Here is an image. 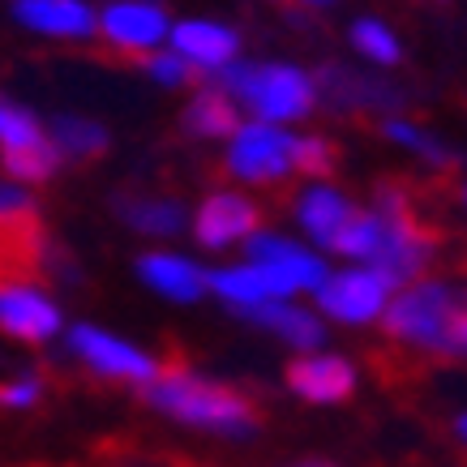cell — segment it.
<instances>
[{
    "label": "cell",
    "instance_id": "obj_1",
    "mask_svg": "<svg viewBox=\"0 0 467 467\" xmlns=\"http://www.w3.org/2000/svg\"><path fill=\"white\" fill-rule=\"evenodd\" d=\"M330 254L348 257L352 266L378 270L390 287H403L433 266L438 241L416 223L408 198L399 189H386L382 184L368 206H356L352 223L343 227V236L335 241Z\"/></svg>",
    "mask_w": 467,
    "mask_h": 467
},
{
    "label": "cell",
    "instance_id": "obj_2",
    "mask_svg": "<svg viewBox=\"0 0 467 467\" xmlns=\"http://www.w3.org/2000/svg\"><path fill=\"white\" fill-rule=\"evenodd\" d=\"M378 322L386 335L403 348H416L425 356L459 360L467 352V309L463 287L438 275H420L411 284L395 287Z\"/></svg>",
    "mask_w": 467,
    "mask_h": 467
},
{
    "label": "cell",
    "instance_id": "obj_3",
    "mask_svg": "<svg viewBox=\"0 0 467 467\" xmlns=\"http://www.w3.org/2000/svg\"><path fill=\"white\" fill-rule=\"evenodd\" d=\"M249 120L296 129L317 108V82L296 60H236L232 69L211 78Z\"/></svg>",
    "mask_w": 467,
    "mask_h": 467
},
{
    "label": "cell",
    "instance_id": "obj_4",
    "mask_svg": "<svg viewBox=\"0 0 467 467\" xmlns=\"http://www.w3.org/2000/svg\"><path fill=\"white\" fill-rule=\"evenodd\" d=\"M146 399L163 416L181 420V425L206 429V433H223V438L257 433V411L249 408V399L202 378V373H189V368H168V373L159 368L155 382H146Z\"/></svg>",
    "mask_w": 467,
    "mask_h": 467
},
{
    "label": "cell",
    "instance_id": "obj_5",
    "mask_svg": "<svg viewBox=\"0 0 467 467\" xmlns=\"http://www.w3.org/2000/svg\"><path fill=\"white\" fill-rule=\"evenodd\" d=\"M292 155H296V129L244 116L223 142V171L236 184L266 189V184H284L287 176H296Z\"/></svg>",
    "mask_w": 467,
    "mask_h": 467
},
{
    "label": "cell",
    "instance_id": "obj_6",
    "mask_svg": "<svg viewBox=\"0 0 467 467\" xmlns=\"http://www.w3.org/2000/svg\"><path fill=\"white\" fill-rule=\"evenodd\" d=\"M244 262H254L270 275V284L279 287L284 300H296L300 292H317L326 279V257L317 249H309L296 236H284V232H270V227H257L254 236L244 241Z\"/></svg>",
    "mask_w": 467,
    "mask_h": 467
},
{
    "label": "cell",
    "instance_id": "obj_7",
    "mask_svg": "<svg viewBox=\"0 0 467 467\" xmlns=\"http://www.w3.org/2000/svg\"><path fill=\"white\" fill-rule=\"evenodd\" d=\"M176 17L163 9V0H103L95 9V39L125 57H146L168 43Z\"/></svg>",
    "mask_w": 467,
    "mask_h": 467
},
{
    "label": "cell",
    "instance_id": "obj_8",
    "mask_svg": "<svg viewBox=\"0 0 467 467\" xmlns=\"http://www.w3.org/2000/svg\"><path fill=\"white\" fill-rule=\"evenodd\" d=\"M390 292L395 287L386 284L378 270L348 262L343 270H326L322 287L313 296H317V309H322L317 317H330V322H343V326H368L382 317Z\"/></svg>",
    "mask_w": 467,
    "mask_h": 467
},
{
    "label": "cell",
    "instance_id": "obj_9",
    "mask_svg": "<svg viewBox=\"0 0 467 467\" xmlns=\"http://www.w3.org/2000/svg\"><path fill=\"white\" fill-rule=\"evenodd\" d=\"M262 227V211L257 202L244 193V189H211L206 198L189 211V232L202 249L211 254H223V249H236Z\"/></svg>",
    "mask_w": 467,
    "mask_h": 467
},
{
    "label": "cell",
    "instance_id": "obj_10",
    "mask_svg": "<svg viewBox=\"0 0 467 467\" xmlns=\"http://www.w3.org/2000/svg\"><path fill=\"white\" fill-rule=\"evenodd\" d=\"M69 352L82 360L90 373H99V378H112V382H155L159 378V360L150 352H142L138 343L120 339L112 330H103V326H73L69 330Z\"/></svg>",
    "mask_w": 467,
    "mask_h": 467
},
{
    "label": "cell",
    "instance_id": "obj_11",
    "mask_svg": "<svg viewBox=\"0 0 467 467\" xmlns=\"http://www.w3.org/2000/svg\"><path fill=\"white\" fill-rule=\"evenodd\" d=\"M168 47L193 69V78H219L241 60V30L219 17H184L171 22Z\"/></svg>",
    "mask_w": 467,
    "mask_h": 467
},
{
    "label": "cell",
    "instance_id": "obj_12",
    "mask_svg": "<svg viewBox=\"0 0 467 467\" xmlns=\"http://www.w3.org/2000/svg\"><path fill=\"white\" fill-rule=\"evenodd\" d=\"M352 214H356V202L330 181H309L296 198H292V219H296V227L309 236V244L317 254H330V249H335V241L343 236V227L352 223Z\"/></svg>",
    "mask_w": 467,
    "mask_h": 467
},
{
    "label": "cell",
    "instance_id": "obj_13",
    "mask_svg": "<svg viewBox=\"0 0 467 467\" xmlns=\"http://www.w3.org/2000/svg\"><path fill=\"white\" fill-rule=\"evenodd\" d=\"M60 305L47 292H39L35 284H17L5 279L0 284V330L14 335L22 343H47L60 335Z\"/></svg>",
    "mask_w": 467,
    "mask_h": 467
},
{
    "label": "cell",
    "instance_id": "obj_14",
    "mask_svg": "<svg viewBox=\"0 0 467 467\" xmlns=\"http://www.w3.org/2000/svg\"><path fill=\"white\" fill-rule=\"evenodd\" d=\"M9 14L35 39H57V43L95 39V5L90 0H9Z\"/></svg>",
    "mask_w": 467,
    "mask_h": 467
},
{
    "label": "cell",
    "instance_id": "obj_15",
    "mask_svg": "<svg viewBox=\"0 0 467 467\" xmlns=\"http://www.w3.org/2000/svg\"><path fill=\"white\" fill-rule=\"evenodd\" d=\"M287 386L305 403H343L356 390V365L335 352H300L287 368Z\"/></svg>",
    "mask_w": 467,
    "mask_h": 467
},
{
    "label": "cell",
    "instance_id": "obj_16",
    "mask_svg": "<svg viewBox=\"0 0 467 467\" xmlns=\"http://www.w3.org/2000/svg\"><path fill=\"white\" fill-rule=\"evenodd\" d=\"M138 279L176 305H193L206 296V266L184 254H171V249H150L138 257Z\"/></svg>",
    "mask_w": 467,
    "mask_h": 467
},
{
    "label": "cell",
    "instance_id": "obj_17",
    "mask_svg": "<svg viewBox=\"0 0 467 467\" xmlns=\"http://www.w3.org/2000/svg\"><path fill=\"white\" fill-rule=\"evenodd\" d=\"M112 206L125 219V227H133L138 236H150V241H171L189 227V206L171 193H120Z\"/></svg>",
    "mask_w": 467,
    "mask_h": 467
},
{
    "label": "cell",
    "instance_id": "obj_18",
    "mask_svg": "<svg viewBox=\"0 0 467 467\" xmlns=\"http://www.w3.org/2000/svg\"><path fill=\"white\" fill-rule=\"evenodd\" d=\"M241 317L270 330L275 339H284L296 352H322V343H326V322L313 309L296 305V300H266V305H257V309L241 313Z\"/></svg>",
    "mask_w": 467,
    "mask_h": 467
},
{
    "label": "cell",
    "instance_id": "obj_19",
    "mask_svg": "<svg viewBox=\"0 0 467 467\" xmlns=\"http://www.w3.org/2000/svg\"><path fill=\"white\" fill-rule=\"evenodd\" d=\"M206 292H214L236 313H249L257 305H266V300H284L279 287L270 284V275L262 266H254V262H232V266L206 270Z\"/></svg>",
    "mask_w": 467,
    "mask_h": 467
},
{
    "label": "cell",
    "instance_id": "obj_20",
    "mask_svg": "<svg viewBox=\"0 0 467 467\" xmlns=\"http://www.w3.org/2000/svg\"><path fill=\"white\" fill-rule=\"evenodd\" d=\"M241 120H244L241 108L227 99L214 82L198 86L181 112V129L189 138H198V142H227V133L241 125Z\"/></svg>",
    "mask_w": 467,
    "mask_h": 467
},
{
    "label": "cell",
    "instance_id": "obj_21",
    "mask_svg": "<svg viewBox=\"0 0 467 467\" xmlns=\"http://www.w3.org/2000/svg\"><path fill=\"white\" fill-rule=\"evenodd\" d=\"M47 142L57 146L60 159H73V163H82V159H99L108 146H112V133L103 120L95 116H82V112H57L47 125Z\"/></svg>",
    "mask_w": 467,
    "mask_h": 467
},
{
    "label": "cell",
    "instance_id": "obj_22",
    "mask_svg": "<svg viewBox=\"0 0 467 467\" xmlns=\"http://www.w3.org/2000/svg\"><path fill=\"white\" fill-rule=\"evenodd\" d=\"M382 138L390 146H399V150H408V155H416L425 168L433 171H446L459 163V150H454L441 133H433V129L416 125V120H408V116H386L382 120Z\"/></svg>",
    "mask_w": 467,
    "mask_h": 467
},
{
    "label": "cell",
    "instance_id": "obj_23",
    "mask_svg": "<svg viewBox=\"0 0 467 467\" xmlns=\"http://www.w3.org/2000/svg\"><path fill=\"white\" fill-rule=\"evenodd\" d=\"M348 39H352V52L368 65H378V69H399V60H403V39H399V30L382 17H356L352 26H348Z\"/></svg>",
    "mask_w": 467,
    "mask_h": 467
},
{
    "label": "cell",
    "instance_id": "obj_24",
    "mask_svg": "<svg viewBox=\"0 0 467 467\" xmlns=\"http://www.w3.org/2000/svg\"><path fill=\"white\" fill-rule=\"evenodd\" d=\"M60 163H65V159L57 155V146L52 142L26 146V150H14V155H0V171H5V181L22 184V189L52 181V176L60 171Z\"/></svg>",
    "mask_w": 467,
    "mask_h": 467
},
{
    "label": "cell",
    "instance_id": "obj_25",
    "mask_svg": "<svg viewBox=\"0 0 467 467\" xmlns=\"http://www.w3.org/2000/svg\"><path fill=\"white\" fill-rule=\"evenodd\" d=\"M39 142H47L39 116L30 112L26 103L0 99V155H14V150H26V146Z\"/></svg>",
    "mask_w": 467,
    "mask_h": 467
},
{
    "label": "cell",
    "instance_id": "obj_26",
    "mask_svg": "<svg viewBox=\"0 0 467 467\" xmlns=\"http://www.w3.org/2000/svg\"><path fill=\"white\" fill-rule=\"evenodd\" d=\"M138 60H142L146 78H150L155 86H163V90H184V86H193V69H189V65L171 52L168 43H163V47H155V52H146V57H138Z\"/></svg>",
    "mask_w": 467,
    "mask_h": 467
},
{
    "label": "cell",
    "instance_id": "obj_27",
    "mask_svg": "<svg viewBox=\"0 0 467 467\" xmlns=\"http://www.w3.org/2000/svg\"><path fill=\"white\" fill-rule=\"evenodd\" d=\"M300 176L309 181H326V171L335 168V146L322 133H296V155H292Z\"/></svg>",
    "mask_w": 467,
    "mask_h": 467
},
{
    "label": "cell",
    "instance_id": "obj_28",
    "mask_svg": "<svg viewBox=\"0 0 467 467\" xmlns=\"http://www.w3.org/2000/svg\"><path fill=\"white\" fill-rule=\"evenodd\" d=\"M30 206H35L30 189H22V184H14V181H5V176H0V223H17V219H26Z\"/></svg>",
    "mask_w": 467,
    "mask_h": 467
},
{
    "label": "cell",
    "instance_id": "obj_29",
    "mask_svg": "<svg viewBox=\"0 0 467 467\" xmlns=\"http://www.w3.org/2000/svg\"><path fill=\"white\" fill-rule=\"evenodd\" d=\"M39 395H43L39 378H17V382L0 386V403L5 408H30V403H39Z\"/></svg>",
    "mask_w": 467,
    "mask_h": 467
},
{
    "label": "cell",
    "instance_id": "obj_30",
    "mask_svg": "<svg viewBox=\"0 0 467 467\" xmlns=\"http://www.w3.org/2000/svg\"><path fill=\"white\" fill-rule=\"evenodd\" d=\"M296 5H305V9H335L339 0H296Z\"/></svg>",
    "mask_w": 467,
    "mask_h": 467
},
{
    "label": "cell",
    "instance_id": "obj_31",
    "mask_svg": "<svg viewBox=\"0 0 467 467\" xmlns=\"http://www.w3.org/2000/svg\"><path fill=\"white\" fill-rule=\"evenodd\" d=\"M300 467H326V463H300Z\"/></svg>",
    "mask_w": 467,
    "mask_h": 467
}]
</instances>
